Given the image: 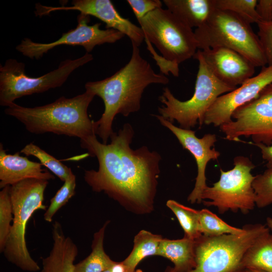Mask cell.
I'll return each mask as SVG.
<instances>
[{"label": "cell", "mask_w": 272, "mask_h": 272, "mask_svg": "<svg viewBox=\"0 0 272 272\" xmlns=\"http://www.w3.org/2000/svg\"><path fill=\"white\" fill-rule=\"evenodd\" d=\"M134 133L126 123L111 135L110 144L100 143L96 136L81 144L99 164L98 170L85 171L84 179L93 191L103 192L126 210L144 215L154 210L161 157L146 146L131 149Z\"/></svg>", "instance_id": "obj_1"}, {"label": "cell", "mask_w": 272, "mask_h": 272, "mask_svg": "<svg viewBox=\"0 0 272 272\" xmlns=\"http://www.w3.org/2000/svg\"><path fill=\"white\" fill-rule=\"evenodd\" d=\"M252 186L258 208H263L272 204V169L267 168L262 173L255 176Z\"/></svg>", "instance_id": "obj_29"}, {"label": "cell", "mask_w": 272, "mask_h": 272, "mask_svg": "<svg viewBox=\"0 0 272 272\" xmlns=\"http://www.w3.org/2000/svg\"><path fill=\"white\" fill-rule=\"evenodd\" d=\"M48 180L27 179L10 186L13 220L3 253L7 260L20 269L37 272L41 267L31 257L25 239L27 224L38 210H46L43 204Z\"/></svg>", "instance_id": "obj_4"}, {"label": "cell", "mask_w": 272, "mask_h": 272, "mask_svg": "<svg viewBox=\"0 0 272 272\" xmlns=\"http://www.w3.org/2000/svg\"><path fill=\"white\" fill-rule=\"evenodd\" d=\"M233 163L234 166L230 170L220 169L218 181L203 190L202 202L205 206L216 207L221 214L228 211H240L246 214L256 206L252 186L254 176L251 173L255 166L243 156L235 157Z\"/></svg>", "instance_id": "obj_9"}, {"label": "cell", "mask_w": 272, "mask_h": 272, "mask_svg": "<svg viewBox=\"0 0 272 272\" xmlns=\"http://www.w3.org/2000/svg\"><path fill=\"white\" fill-rule=\"evenodd\" d=\"M199 231L206 236L214 237L226 234H240L244 231L232 226L210 211L203 209L199 210Z\"/></svg>", "instance_id": "obj_24"}, {"label": "cell", "mask_w": 272, "mask_h": 272, "mask_svg": "<svg viewBox=\"0 0 272 272\" xmlns=\"http://www.w3.org/2000/svg\"><path fill=\"white\" fill-rule=\"evenodd\" d=\"M54 179L55 177L42 168L40 163L33 162L19 152L9 154L0 144V188L11 186L27 179Z\"/></svg>", "instance_id": "obj_16"}, {"label": "cell", "mask_w": 272, "mask_h": 272, "mask_svg": "<svg viewBox=\"0 0 272 272\" xmlns=\"http://www.w3.org/2000/svg\"><path fill=\"white\" fill-rule=\"evenodd\" d=\"M53 245L49 254L42 258L40 272H74V261L78 249L69 236H66L61 224L55 221L52 228Z\"/></svg>", "instance_id": "obj_17"}, {"label": "cell", "mask_w": 272, "mask_h": 272, "mask_svg": "<svg viewBox=\"0 0 272 272\" xmlns=\"http://www.w3.org/2000/svg\"><path fill=\"white\" fill-rule=\"evenodd\" d=\"M76 28L63 33L57 40L47 43L36 42L28 38L23 39L16 50L31 59H39L49 50L60 45L81 46L87 53L92 51L97 45L113 43L125 35L113 29H101V23L89 25L90 16L81 14L78 16Z\"/></svg>", "instance_id": "obj_11"}, {"label": "cell", "mask_w": 272, "mask_h": 272, "mask_svg": "<svg viewBox=\"0 0 272 272\" xmlns=\"http://www.w3.org/2000/svg\"><path fill=\"white\" fill-rule=\"evenodd\" d=\"M167 9L192 29L208 20L216 8L215 0H163Z\"/></svg>", "instance_id": "obj_19"}, {"label": "cell", "mask_w": 272, "mask_h": 272, "mask_svg": "<svg viewBox=\"0 0 272 272\" xmlns=\"http://www.w3.org/2000/svg\"><path fill=\"white\" fill-rule=\"evenodd\" d=\"M132 44L129 61L115 74L103 80L88 82L85 88L100 97L104 104L101 117L94 121L96 134L107 144L114 132L113 120L118 114L127 117L141 108L145 89L152 84L166 85L169 79L155 72L150 63L142 57L139 47Z\"/></svg>", "instance_id": "obj_2"}, {"label": "cell", "mask_w": 272, "mask_h": 272, "mask_svg": "<svg viewBox=\"0 0 272 272\" xmlns=\"http://www.w3.org/2000/svg\"><path fill=\"white\" fill-rule=\"evenodd\" d=\"M198 61L194 93L189 99L180 101L175 97L170 90L164 88L159 100L163 104L158 112L164 119L173 123L176 120L180 127L190 129L197 123L203 124L205 115L220 96L236 88L229 86L217 79L207 64L198 49L193 56Z\"/></svg>", "instance_id": "obj_6"}, {"label": "cell", "mask_w": 272, "mask_h": 272, "mask_svg": "<svg viewBox=\"0 0 272 272\" xmlns=\"http://www.w3.org/2000/svg\"><path fill=\"white\" fill-rule=\"evenodd\" d=\"M145 39L154 44L167 60L179 64L198 49L194 32L168 9H157L139 21Z\"/></svg>", "instance_id": "obj_10"}, {"label": "cell", "mask_w": 272, "mask_h": 272, "mask_svg": "<svg viewBox=\"0 0 272 272\" xmlns=\"http://www.w3.org/2000/svg\"><path fill=\"white\" fill-rule=\"evenodd\" d=\"M138 22L152 11L162 8L159 0H127Z\"/></svg>", "instance_id": "obj_31"}, {"label": "cell", "mask_w": 272, "mask_h": 272, "mask_svg": "<svg viewBox=\"0 0 272 272\" xmlns=\"http://www.w3.org/2000/svg\"><path fill=\"white\" fill-rule=\"evenodd\" d=\"M95 96L86 90L73 98L61 96L43 106L26 107L14 103L5 109V113L22 123L31 133L52 132L77 137L82 144L96 136L94 121L88 114V107Z\"/></svg>", "instance_id": "obj_3"}, {"label": "cell", "mask_w": 272, "mask_h": 272, "mask_svg": "<svg viewBox=\"0 0 272 272\" xmlns=\"http://www.w3.org/2000/svg\"><path fill=\"white\" fill-rule=\"evenodd\" d=\"M256 12L261 21L272 20V0H259L256 7Z\"/></svg>", "instance_id": "obj_33"}, {"label": "cell", "mask_w": 272, "mask_h": 272, "mask_svg": "<svg viewBox=\"0 0 272 272\" xmlns=\"http://www.w3.org/2000/svg\"><path fill=\"white\" fill-rule=\"evenodd\" d=\"M260 95L272 106V83L266 86Z\"/></svg>", "instance_id": "obj_35"}, {"label": "cell", "mask_w": 272, "mask_h": 272, "mask_svg": "<svg viewBox=\"0 0 272 272\" xmlns=\"http://www.w3.org/2000/svg\"><path fill=\"white\" fill-rule=\"evenodd\" d=\"M63 182L62 186L50 199V204L44 214V219L47 222H51L56 212L75 194L76 179L73 172Z\"/></svg>", "instance_id": "obj_27"}, {"label": "cell", "mask_w": 272, "mask_h": 272, "mask_svg": "<svg viewBox=\"0 0 272 272\" xmlns=\"http://www.w3.org/2000/svg\"><path fill=\"white\" fill-rule=\"evenodd\" d=\"M103 272H113L112 270V268L111 267H110V268L107 269V270H104V271Z\"/></svg>", "instance_id": "obj_38"}, {"label": "cell", "mask_w": 272, "mask_h": 272, "mask_svg": "<svg viewBox=\"0 0 272 272\" xmlns=\"http://www.w3.org/2000/svg\"><path fill=\"white\" fill-rule=\"evenodd\" d=\"M257 0H215L217 9L230 11L248 23L257 24L260 19L256 12Z\"/></svg>", "instance_id": "obj_26"}, {"label": "cell", "mask_w": 272, "mask_h": 272, "mask_svg": "<svg viewBox=\"0 0 272 272\" xmlns=\"http://www.w3.org/2000/svg\"><path fill=\"white\" fill-rule=\"evenodd\" d=\"M266 225L268 229L270 230L271 231H272V218L271 217H267L266 218Z\"/></svg>", "instance_id": "obj_36"}, {"label": "cell", "mask_w": 272, "mask_h": 272, "mask_svg": "<svg viewBox=\"0 0 272 272\" xmlns=\"http://www.w3.org/2000/svg\"><path fill=\"white\" fill-rule=\"evenodd\" d=\"M260 150L262 158L266 162L267 169H272V144L266 146L262 144H254Z\"/></svg>", "instance_id": "obj_34"}, {"label": "cell", "mask_w": 272, "mask_h": 272, "mask_svg": "<svg viewBox=\"0 0 272 272\" xmlns=\"http://www.w3.org/2000/svg\"><path fill=\"white\" fill-rule=\"evenodd\" d=\"M194 32L200 50L225 47L243 55L255 67L267 65L259 37L250 24L230 11L216 8Z\"/></svg>", "instance_id": "obj_5"}, {"label": "cell", "mask_w": 272, "mask_h": 272, "mask_svg": "<svg viewBox=\"0 0 272 272\" xmlns=\"http://www.w3.org/2000/svg\"><path fill=\"white\" fill-rule=\"evenodd\" d=\"M147 44V48L153 54L154 59L156 60L158 65L159 66L161 74L164 75H168L169 73L174 77L179 76V64L169 61L163 56L159 55L155 51L152 46V44L147 39H145Z\"/></svg>", "instance_id": "obj_32"}, {"label": "cell", "mask_w": 272, "mask_h": 272, "mask_svg": "<svg viewBox=\"0 0 272 272\" xmlns=\"http://www.w3.org/2000/svg\"><path fill=\"white\" fill-rule=\"evenodd\" d=\"M166 206L177 218L184 231V236L195 240L202 235L199 231V211L173 199L168 200Z\"/></svg>", "instance_id": "obj_23"}, {"label": "cell", "mask_w": 272, "mask_h": 272, "mask_svg": "<svg viewBox=\"0 0 272 272\" xmlns=\"http://www.w3.org/2000/svg\"><path fill=\"white\" fill-rule=\"evenodd\" d=\"M157 255L169 259L174 267L168 266L173 272H187L195 267V240L185 236L180 239L163 238Z\"/></svg>", "instance_id": "obj_18"}, {"label": "cell", "mask_w": 272, "mask_h": 272, "mask_svg": "<svg viewBox=\"0 0 272 272\" xmlns=\"http://www.w3.org/2000/svg\"><path fill=\"white\" fill-rule=\"evenodd\" d=\"M161 124L169 129L177 138L183 149L189 151L193 156L197 166V174L194 187L187 197L191 203H200L202 201V194L207 187L206 169L209 162L217 160L220 153L214 148L217 138L215 134L208 133L201 138L195 135V131L177 127L160 115H154Z\"/></svg>", "instance_id": "obj_13"}, {"label": "cell", "mask_w": 272, "mask_h": 272, "mask_svg": "<svg viewBox=\"0 0 272 272\" xmlns=\"http://www.w3.org/2000/svg\"><path fill=\"white\" fill-rule=\"evenodd\" d=\"M93 59L89 53L76 59H67L56 69L37 78L26 74L24 63L8 59L0 66V105L7 107L22 97L59 87L72 72Z\"/></svg>", "instance_id": "obj_8"}, {"label": "cell", "mask_w": 272, "mask_h": 272, "mask_svg": "<svg viewBox=\"0 0 272 272\" xmlns=\"http://www.w3.org/2000/svg\"><path fill=\"white\" fill-rule=\"evenodd\" d=\"M109 223L107 221L94 233L90 254L85 259L75 264L74 272H103L111 267L116 261L112 260L104 248L105 232Z\"/></svg>", "instance_id": "obj_20"}, {"label": "cell", "mask_w": 272, "mask_h": 272, "mask_svg": "<svg viewBox=\"0 0 272 272\" xmlns=\"http://www.w3.org/2000/svg\"><path fill=\"white\" fill-rule=\"evenodd\" d=\"M200 50L215 76L229 86L236 88L253 76L255 67L232 49L216 47Z\"/></svg>", "instance_id": "obj_15"}, {"label": "cell", "mask_w": 272, "mask_h": 272, "mask_svg": "<svg viewBox=\"0 0 272 272\" xmlns=\"http://www.w3.org/2000/svg\"><path fill=\"white\" fill-rule=\"evenodd\" d=\"M163 238L142 230L134 237L133 247L129 255L122 262L126 272H134L138 264L145 258L157 255L160 243Z\"/></svg>", "instance_id": "obj_22"}, {"label": "cell", "mask_w": 272, "mask_h": 272, "mask_svg": "<svg viewBox=\"0 0 272 272\" xmlns=\"http://www.w3.org/2000/svg\"><path fill=\"white\" fill-rule=\"evenodd\" d=\"M21 153L26 156L36 157L42 165L46 167L63 182L73 172L71 168L32 143L26 145L21 150Z\"/></svg>", "instance_id": "obj_25"}, {"label": "cell", "mask_w": 272, "mask_h": 272, "mask_svg": "<svg viewBox=\"0 0 272 272\" xmlns=\"http://www.w3.org/2000/svg\"><path fill=\"white\" fill-rule=\"evenodd\" d=\"M58 10H77L81 14L94 16L104 22L106 29H113L121 32L128 37L131 43L138 47L145 40L142 28L122 17L109 0H74L72 2V6L59 7L37 4L35 14L42 16Z\"/></svg>", "instance_id": "obj_14"}, {"label": "cell", "mask_w": 272, "mask_h": 272, "mask_svg": "<svg viewBox=\"0 0 272 272\" xmlns=\"http://www.w3.org/2000/svg\"><path fill=\"white\" fill-rule=\"evenodd\" d=\"M242 264L245 269L272 272V234L269 229L262 234L247 249Z\"/></svg>", "instance_id": "obj_21"}, {"label": "cell", "mask_w": 272, "mask_h": 272, "mask_svg": "<svg viewBox=\"0 0 272 272\" xmlns=\"http://www.w3.org/2000/svg\"><path fill=\"white\" fill-rule=\"evenodd\" d=\"M257 35L261 44L266 59L267 65L272 64V20L259 21L257 24Z\"/></svg>", "instance_id": "obj_30"}, {"label": "cell", "mask_w": 272, "mask_h": 272, "mask_svg": "<svg viewBox=\"0 0 272 272\" xmlns=\"http://www.w3.org/2000/svg\"><path fill=\"white\" fill-rule=\"evenodd\" d=\"M245 272H264V271L258 270L256 269H246Z\"/></svg>", "instance_id": "obj_37"}, {"label": "cell", "mask_w": 272, "mask_h": 272, "mask_svg": "<svg viewBox=\"0 0 272 272\" xmlns=\"http://www.w3.org/2000/svg\"><path fill=\"white\" fill-rule=\"evenodd\" d=\"M10 186L0 191V251L3 252L13 221V208L9 193Z\"/></svg>", "instance_id": "obj_28"}, {"label": "cell", "mask_w": 272, "mask_h": 272, "mask_svg": "<svg viewBox=\"0 0 272 272\" xmlns=\"http://www.w3.org/2000/svg\"><path fill=\"white\" fill-rule=\"evenodd\" d=\"M272 83V64L262 67L260 72L231 92L219 97L207 112L203 124L215 126L231 122L232 115L239 107L255 99Z\"/></svg>", "instance_id": "obj_12"}, {"label": "cell", "mask_w": 272, "mask_h": 272, "mask_svg": "<svg viewBox=\"0 0 272 272\" xmlns=\"http://www.w3.org/2000/svg\"><path fill=\"white\" fill-rule=\"evenodd\" d=\"M240 234L195 239V267L187 272H245L242 264L247 249L268 228L262 224L245 225ZM165 272H173L168 266Z\"/></svg>", "instance_id": "obj_7"}, {"label": "cell", "mask_w": 272, "mask_h": 272, "mask_svg": "<svg viewBox=\"0 0 272 272\" xmlns=\"http://www.w3.org/2000/svg\"><path fill=\"white\" fill-rule=\"evenodd\" d=\"M134 272H143L141 269L135 270Z\"/></svg>", "instance_id": "obj_39"}]
</instances>
